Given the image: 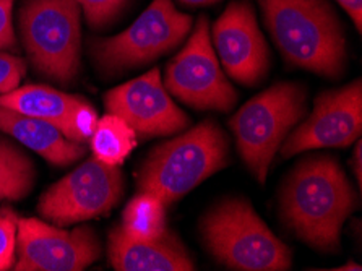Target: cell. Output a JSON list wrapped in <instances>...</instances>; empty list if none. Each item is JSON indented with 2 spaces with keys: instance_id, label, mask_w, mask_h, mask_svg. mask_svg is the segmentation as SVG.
I'll use <instances>...</instances> for the list:
<instances>
[{
  "instance_id": "4",
  "label": "cell",
  "mask_w": 362,
  "mask_h": 271,
  "mask_svg": "<svg viewBox=\"0 0 362 271\" xmlns=\"http://www.w3.org/2000/svg\"><path fill=\"white\" fill-rule=\"evenodd\" d=\"M205 247L218 263L239 271H283L293 265L286 244L240 197L224 198L202 218Z\"/></svg>"
},
{
  "instance_id": "24",
  "label": "cell",
  "mask_w": 362,
  "mask_h": 271,
  "mask_svg": "<svg viewBox=\"0 0 362 271\" xmlns=\"http://www.w3.org/2000/svg\"><path fill=\"white\" fill-rule=\"evenodd\" d=\"M337 2L344 8V12L353 20L358 33L362 31V0H337Z\"/></svg>"
},
{
  "instance_id": "3",
  "label": "cell",
  "mask_w": 362,
  "mask_h": 271,
  "mask_svg": "<svg viewBox=\"0 0 362 271\" xmlns=\"http://www.w3.org/2000/svg\"><path fill=\"white\" fill-rule=\"evenodd\" d=\"M228 161L226 134L215 120H203L148 154L139 171V189L171 204L226 168Z\"/></svg>"
},
{
  "instance_id": "12",
  "label": "cell",
  "mask_w": 362,
  "mask_h": 271,
  "mask_svg": "<svg viewBox=\"0 0 362 271\" xmlns=\"http://www.w3.org/2000/svg\"><path fill=\"white\" fill-rule=\"evenodd\" d=\"M211 41L219 62L233 80L245 86L265 80L270 52L249 0H234L228 5L213 25Z\"/></svg>"
},
{
  "instance_id": "9",
  "label": "cell",
  "mask_w": 362,
  "mask_h": 271,
  "mask_svg": "<svg viewBox=\"0 0 362 271\" xmlns=\"http://www.w3.org/2000/svg\"><path fill=\"white\" fill-rule=\"evenodd\" d=\"M164 88L195 109L229 113L234 108L238 93L219 67L205 15L199 16L187 44L168 64Z\"/></svg>"
},
{
  "instance_id": "16",
  "label": "cell",
  "mask_w": 362,
  "mask_h": 271,
  "mask_svg": "<svg viewBox=\"0 0 362 271\" xmlns=\"http://www.w3.org/2000/svg\"><path fill=\"white\" fill-rule=\"evenodd\" d=\"M0 132L60 168L74 164L85 154V145L69 140L54 125L4 106H0Z\"/></svg>"
},
{
  "instance_id": "13",
  "label": "cell",
  "mask_w": 362,
  "mask_h": 271,
  "mask_svg": "<svg viewBox=\"0 0 362 271\" xmlns=\"http://www.w3.org/2000/svg\"><path fill=\"white\" fill-rule=\"evenodd\" d=\"M104 104L109 113L122 117L136 135L146 138L177 134L190 124L189 115L168 95L158 69L114 88L104 98Z\"/></svg>"
},
{
  "instance_id": "19",
  "label": "cell",
  "mask_w": 362,
  "mask_h": 271,
  "mask_svg": "<svg viewBox=\"0 0 362 271\" xmlns=\"http://www.w3.org/2000/svg\"><path fill=\"white\" fill-rule=\"evenodd\" d=\"M166 204L150 192H141L132 198L122 214L125 234L139 241H151L166 231Z\"/></svg>"
},
{
  "instance_id": "21",
  "label": "cell",
  "mask_w": 362,
  "mask_h": 271,
  "mask_svg": "<svg viewBox=\"0 0 362 271\" xmlns=\"http://www.w3.org/2000/svg\"><path fill=\"white\" fill-rule=\"evenodd\" d=\"M88 25L96 30L106 28L124 12L130 0H76Z\"/></svg>"
},
{
  "instance_id": "26",
  "label": "cell",
  "mask_w": 362,
  "mask_h": 271,
  "mask_svg": "<svg viewBox=\"0 0 362 271\" xmlns=\"http://www.w3.org/2000/svg\"><path fill=\"white\" fill-rule=\"evenodd\" d=\"M179 2H182L185 5H190V7H202V5L216 4V2H219V0H179Z\"/></svg>"
},
{
  "instance_id": "15",
  "label": "cell",
  "mask_w": 362,
  "mask_h": 271,
  "mask_svg": "<svg viewBox=\"0 0 362 271\" xmlns=\"http://www.w3.org/2000/svg\"><path fill=\"white\" fill-rule=\"evenodd\" d=\"M107 253L117 271H192L195 263L173 231H164L151 241L125 234L122 226L109 234Z\"/></svg>"
},
{
  "instance_id": "2",
  "label": "cell",
  "mask_w": 362,
  "mask_h": 271,
  "mask_svg": "<svg viewBox=\"0 0 362 271\" xmlns=\"http://www.w3.org/2000/svg\"><path fill=\"white\" fill-rule=\"evenodd\" d=\"M265 26L289 65L337 80L346 69V35L328 0H259Z\"/></svg>"
},
{
  "instance_id": "7",
  "label": "cell",
  "mask_w": 362,
  "mask_h": 271,
  "mask_svg": "<svg viewBox=\"0 0 362 271\" xmlns=\"http://www.w3.org/2000/svg\"><path fill=\"white\" fill-rule=\"evenodd\" d=\"M192 26L194 18L179 12L173 0H153L127 30L91 42V55L104 74H120L171 52Z\"/></svg>"
},
{
  "instance_id": "6",
  "label": "cell",
  "mask_w": 362,
  "mask_h": 271,
  "mask_svg": "<svg viewBox=\"0 0 362 271\" xmlns=\"http://www.w3.org/2000/svg\"><path fill=\"white\" fill-rule=\"evenodd\" d=\"M81 7L76 0H25L20 35L37 74L69 85L80 70Z\"/></svg>"
},
{
  "instance_id": "23",
  "label": "cell",
  "mask_w": 362,
  "mask_h": 271,
  "mask_svg": "<svg viewBox=\"0 0 362 271\" xmlns=\"http://www.w3.org/2000/svg\"><path fill=\"white\" fill-rule=\"evenodd\" d=\"M16 36L13 30V0H0V52L13 51Z\"/></svg>"
},
{
  "instance_id": "17",
  "label": "cell",
  "mask_w": 362,
  "mask_h": 271,
  "mask_svg": "<svg viewBox=\"0 0 362 271\" xmlns=\"http://www.w3.org/2000/svg\"><path fill=\"white\" fill-rule=\"evenodd\" d=\"M93 156L107 166H120L136 146V134L122 117L109 113L98 119L90 137Z\"/></svg>"
},
{
  "instance_id": "5",
  "label": "cell",
  "mask_w": 362,
  "mask_h": 271,
  "mask_svg": "<svg viewBox=\"0 0 362 271\" xmlns=\"http://www.w3.org/2000/svg\"><path fill=\"white\" fill-rule=\"evenodd\" d=\"M305 109V88L279 81L249 99L229 120L240 158L262 185L279 146L304 117Z\"/></svg>"
},
{
  "instance_id": "1",
  "label": "cell",
  "mask_w": 362,
  "mask_h": 271,
  "mask_svg": "<svg viewBox=\"0 0 362 271\" xmlns=\"http://www.w3.org/2000/svg\"><path fill=\"white\" fill-rule=\"evenodd\" d=\"M281 218L289 231L322 252H337L356 197L341 166L332 156H310L286 175L279 192Z\"/></svg>"
},
{
  "instance_id": "25",
  "label": "cell",
  "mask_w": 362,
  "mask_h": 271,
  "mask_svg": "<svg viewBox=\"0 0 362 271\" xmlns=\"http://www.w3.org/2000/svg\"><path fill=\"white\" fill-rule=\"evenodd\" d=\"M351 168H353L356 179H358V184L361 187V182H362V148H361V140H359V138H358V140H356L354 158L351 159Z\"/></svg>"
},
{
  "instance_id": "20",
  "label": "cell",
  "mask_w": 362,
  "mask_h": 271,
  "mask_svg": "<svg viewBox=\"0 0 362 271\" xmlns=\"http://www.w3.org/2000/svg\"><path fill=\"white\" fill-rule=\"evenodd\" d=\"M18 219L12 208H0V271H7L15 265Z\"/></svg>"
},
{
  "instance_id": "10",
  "label": "cell",
  "mask_w": 362,
  "mask_h": 271,
  "mask_svg": "<svg viewBox=\"0 0 362 271\" xmlns=\"http://www.w3.org/2000/svg\"><path fill=\"white\" fill-rule=\"evenodd\" d=\"M100 255V239L88 226L69 231L42 219H18L16 271H81Z\"/></svg>"
},
{
  "instance_id": "27",
  "label": "cell",
  "mask_w": 362,
  "mask_h": 271,
  "mask_svg": "<svg viewBox=\"0 0 362 271\" xmlns=\"http://www.w3.org/2000/svg\"><path fill=\"white\" fill-rule=\"evenodd\" d=\"M337 270H341V271H346V270H354V271H361V265L358 263H348V265H343V267H338Z\"/></svg>"
},
{
  "instance_id": "18",
  "label": "cell",
  "mask_w": 362,
  "mask_h": 271,
  "mask_svg": "<svg viewBox=\"0 0 362 271\" xmlns=\"http://www.w3.org/2000/svg\"><path fill=\"white\" fill-rule=\"evenodd\" d=\"M36 182L33 159L13 142L0 138V202L30 195Z\"/></svg>"
},
{
  "instance_id": "8",
  "label": "cell",
  "mask_w": 362,
  "mask_h": 271,
  "mask_svg": "<svg viewBox=\"0 0 362 271\" xmlns=\"http://www.w3.org/2000/svg\"><path fill=\"white\" fill-rule=\"evenodd\" d=\"M122 195L124 175L119 166H107L93 156L42 193L37 213L64 228L109 213Z\"/></svg>"
},
{
  "instance_id": "11",
  "label": "cell",
  "mask_w": 362,
  "mask_h": 271,
  "mask_svg": "<svg viewBox=\"0 0 362 271\" xmlns=\"http://www.w3.org/2000/svg\"><path fill=\"white\" fill-rule=\"evenodd\" d=\"M362 132V86L361 80L317 98L314 113L289 132L279 146L288 159L309 149L343 148L358 140Z\"/></svg>"
},
{
  "instance_id": "14",
  "label": "cell",
  "mask_w": 362,
  "mask_h": 271,
  "mask_svg": "<svg viewBox=\"0 0 362 271\" xmlns=\"http://www.w3.org/2000/svg\"><path fill=\"white\" fill-rule=\"evenodd\" d=\"M0 106L31 115L56 127L75 143L85 145L98 122L96 109L83 96L46 85H25L0 96Z\"/></svg>"
},
{
  "instance_id": "22",
  "label": "cell",
  "mask_w": 362,
  "mask_h": 271,
  "mask_svg": "<svg viewBox=\"0 0 362 271\" xmlns=\"http://www.w3.org/2000/svg\"><path fill=\"white\" fill-rule=\"evenodd\" d=\"M25 71L26 64L23 59L8 52H0V96L18 88Z\"/></svg>"
}]
</instances>
